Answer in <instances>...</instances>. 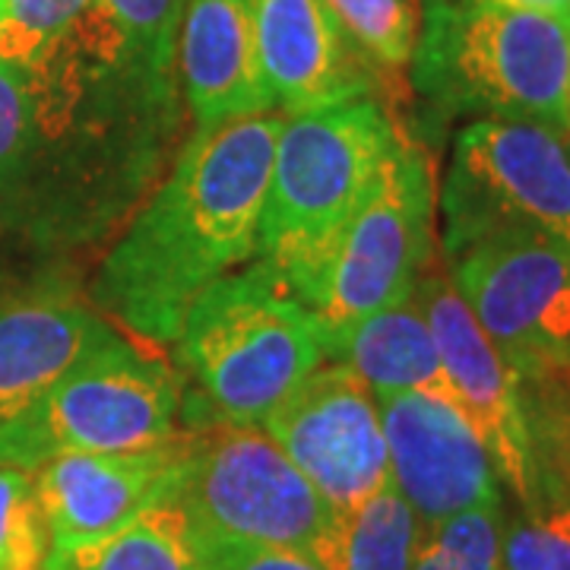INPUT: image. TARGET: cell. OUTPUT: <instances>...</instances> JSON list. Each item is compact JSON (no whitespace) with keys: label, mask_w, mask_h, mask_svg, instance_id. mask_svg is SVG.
Returning a JSON list of instances; mask_svg holds the SVG:
<instances>
[{"label":"cell","mask_w":570,"mask_h":570,"mask_svg":"<svg viewBox=\"0 0 570 570\" xmlns=\"http://www.w3.org/2000/svg\"><path fill=\"white\" fill-rule=\"evenodd\" d=\"M200 546L238 542L314 554L333 508L261 428L187 431L168 498Z\"/></svg>","instance_id":"7"},{"label":"cell","mask_w":570,"mask_h":570,"mask_svg":"<svg viewBox=\"0 0 570 570\" xmlns=\"http://www.w3.org/2000/svg\"><path fill=\"white\" fill-rule=\"evenodd\" d=\"M425 523L387 482L371 498L333 508L314 558L326 570H409Z\"/></svg>","instance_id":"19"},{"label":"cell","mask_w":570,"mask_h":570,"mask_svg":"<svg viewBox=\"0 0 570 570\" xmlns=\"http://www.w3.org/2000/svg\"><path fill=\"white\" fill-rule=\"evenodd\" d=\"M412 298L419 302L431 326L453 390V406L466 415L469 425L482 438L498 479L520 498V504H530L539 494V472L517 374L472 317L450 276L428 266L415 283Z\"/></svg>","instance_id":"12"},{"label":"cell","mask_w":570,"mask_h":570,"mask_svg":"<svg viewBox=\"0 0 570 570\" xmlns=\"http://www.w3.org/2000/svg\"><path fill=\"white\" fill-rule=\"evenodd\" d=\"M142 61L175 73V48L187 0H102Z\"/></svg>","instance_id":"26"},{"label":"cell","mask_w":570,"mask_h":570,"mask_svg":"<svg viewBox=\"0 0 570 570\" xmlns=\"http://www.w3.org/2000/svg\"><path fill=\"white\" fill-rule=\"evenodd\" d=\"M41 570H206V564L184 510L159 501L99 542L48 551Z\"/></svg>","instance_id":"20"},{"label":"cell","mask_w":570,"mask_h":570,"mask_svg":"<svg viewBox=\"0 0 570 570\" xmlns=\"http://www.w3.org/2000/svg\"><path fill=\"white\" fill-rule=\"evenodd\" d=\"M444 254L539 228L570 245V146L551 127L482 118L456 134L441 190Z\"/></svg>","instance_id":"9"},{"label":"cell","mask_w":570,"mask_h":570,"mask_svg":"<svg viewBox=\"0 0 570 570\" xmlns=\"http://www.w3.org/2000/svg\"><path fill=\"white\" fill-rule=\"evenodd\" d=\"M178 70L197 130L269 115L273 96L257 55V0H187Z\"/></svg>","instance_id":"17"},{"label":"cell","mask_w":570,"mask_h":570,"mask_svg":"<svg viewBox=\"0 0 570 570\" xmlns=\"http://www.w3.org/2000/svg\"><path fill=\"white\" fill-rule=\"evenodd\" d=\"M279 130L273 115L194 130L105 254L92 305L140 340L175 343L206 288L257 254Z\"/></svg>","instance_id":"2"},{"label":"cell","mask_w":570,"mask_h":570,"mask_svg":"<svg viewBox=\"0 0 570 570\" xmlns=\"http://www.w3.org/2000/svg\"><path fill=\"white\" fill-rule=\"evenodd\" d=\"M321 326L326 362H336L358 374L374 396L428 393L453 403V390L434 346L431 326L415 298L374 311L362 321Z\"/></svg>","instance_id":"18"},{"label":"cell","mask_w":570,"mask_h":570,"mask_svg":"<svg viewBox=\"0 0 570 570\" xmlns=\"http://www.w3.org/2000/svg\"><path fill=\"white\" fill-rule=\"evenodd\" d=\"M111 336L115 326L58 273H0V425Z\"/></svg>","instance_id":"14"},{"label":"cell","mask_w":570,"mask_h":570,"mask_svg":"<svg viewBox=\"0 0 570 570\" xmlns=\"http://www.w3.org/2000/svg\"><path fill=\"white\" fill-rule=\"evenodd\" d=\"M501 3L523 7V10H539V13H551V17L570 20V0H501Z\"/></svg>","instance_id":"29"},{"label":"cell","mask_w":570,"mask_h":570,"mask_svg":"<svg viewBox=\"0 0 570 570\" xmlns=\"http://www.w3.org/2000/svg\"><path fill=\"white\" fill-rule=\"evenodd\" d=\"M29 127V89L26 73L13 63L0 61V200L20 163L22 140Z\"/></svg>","instance_id":"27"},{"label":"cell","mask_w":570,"mask_h":570,"mask_svg":"<svg viewBox=\"0 0 570 570\" xmlns=\"http://www.w3.org/2000/svg\"><path fill=\"white\" fill-rule=\"evenodd\" d=\"M450 283L520 384L570 367L564 238L539 228L491 235L450 261Z\"/></svg>","instance_id":"10"},{"label":"cell","mask_w":570,"mask_h":570,"mask_svg":"<svg viewBox=\"0 0 570 570\" xmlns=\"http://www.w3.org/2000/svg\"><path fill=\"white\" fill-rule=\"evenodd\" d=\"M22 73L29 127L0 223L58 247L121 232L184 146L175 73L142 61L102 0Z\"/></svg>","instance_id":"1"},{"label":"cell","mask_w":570,"mask_h":570,"mask_svg":"<svg viewBox=\"0 0 570 570\" xmlns=\"http://www.w3.org/2000/svg\"><path fill=\"white\" fill-rule=\"evenodd\" d=\"M326 362L324 326L269 264L213 283L178 333L187 431L261 428Z\"/></svg>","instance_id":"3"},{"label":"cell","mask_w":570,"mask_h":570,"mask_svg":"<svg viewBox=\"0 0 570 570\" xmlns=\"http://www.w3.org/2000/svg\"><path fill=\"white\" fill-rule=\"evenodd\" d=\"M264 82L285 115L362 99L374 70L326 0H257Z\"/></svg>","instance_id":"16"},{"label":"cell","mask_w":570,"mask_h":570,"mask_svg":"<svg viewBox=\"0 0 570 570\" xmlns=\"http://www.w3.org/2000/svg\"><path fill=\"white\" fill-rule=\"evenodd\" d=\"M367 58L384 67H406L419 41L415 0H326Z\"/></svg>","instance_id":"23"},{"label":"cell","mask_w":570,"mask_h":570,"mask_svg":"<svg viewBox=\"0 0 570 570\" xmlns=\"http://www.w3.org/2000/svg\"><path fill=\"white\" fill-rule=\"evenodd\" d=\"M434 181L422 149L396 137L367 197L305 283L292 292L326 326L412 298L431 266Z\"/></svg>","instance_id":"8"},{"label":"cell","mask_w":570,"mask_h":570,"mask_svg":"<svg viewBox=\"0 0 570 570\" xmlns=\"http://www.w3.org/2000/svg\"><path fill=\"white\" fill-rule=\"evenodd\" d=\"M264 431L330 508H348L390 482L377 396L358 374L324 362L269 412Z\"/></svg>","instance_id":"11"},{"label":"cell","mask_w":570,"mask_h":570,"mask_svg":"<svg viewBox=\"0 0 570 570\" xmlns=\"http://www.w3.org/2000/svg\"><path fill=\"white\" fill-rule=\"evenodd\" d=\"M181 384L149 348L111 336L39 403L0 425V466L32 472L63 453H118L178 438Z\"/></svg>","instance_id":"6"},{"label":"cell","mask_w":570,"mask_h":570,"mask_svg":"<svg viewBox=\"0 0 570 570\" xmlns=\"http://www.w3.org/2000/svg\"><path fill=\"white\" fill-rule=\"evenodd\" d=\"M48 532L41 520L32 472L0 466V570H41Z\"/></svg>","instance_id":"24"},{"label":"cell","mask_w":570,"mask_h":570,"mask_svg":"<svg viewBox=\"0 0 570 570\" xmlns=\"http://www.w3.org/2000/svg\"><path fill=\"white\" fill-rule=\"evenodd\" d=\"M390 482L431 527L460 510L501 504V479L466 415L428 393L377 396Z\"/></svg>","instance_id":"13"},{"label":"cell","mask_w":570,"mask_h":570,"mask_svg":"<svg viewBox=\"0 0 570 570\" xmlns=\"http://www.w3.org/2000/svg\"><path fill=\"white\" fill-rule=\"evenodd\" d=\"M92 0H7L0 17V61L32 67Z\"/></svg>","instance_id":"25"},{"label":"cell","mask_w":570,"mask_h":570,"mask_svg":"<svg viewBox=\"0 0 570 570\" xmlns=\"http://www.w3.org/2000/svg\"><path fill=\"white\" fill-rule=\"evenodd\" d=\"M504 504L460 510L422 532L409 570H501Z\"/></svg>","instance_id":"21"},{"label":"cell","mask_w":570,"mask_h":570,"mask_svg":"<svg viewBox=\"0 0 570 570\" xmlns=\"http://www.w3.org/2000/svg\"><path fill=\"white\" fill-rule=\"evenodd\" d=\"M415 86L448 111L570 137V20L501 0H428Z\"/></svg>","instance_id":"4"},{"label":"cell","mask_w":570,"mask_h":570,"mask_svg":"<svg viewBox=\"0 0 570 570\" xmlns=\"http://www.w3.org/2000/svg\"><path fill=\"white\" fill-rule=\"evenodd\" d=\"M501 570H570V494L539 491L504 523Z\"/></svg>","instance_id":"22"},{"label":"cell","mask_w":570,"mask_h":570,"mask_svg":"<svg viewBox=\"0 0 570 570\" xmlns=\"http://www.w3.org/2000/svg\"><path fill=\"white\" fill-rule=\"evenodd\" d=\"M396 137L387 111L365 96L283 121L257 254L288 288L305 283L352 223Z\"/></svg>","instance_id":"5"},{"label":"cell","mask_w":570,"mask_h":570,"mask_svg":"<svg viewBox=\"0 0 570 570\" xmlns=\"http://www.w3.org/2000/svg\"><path fill=\"white\" fill-rule=\"evenodd\" d=\"M181 438L146 450L63 453L32 469L48 551L99 542L168 498Z\"/></svg>","instance_id":"15"},{"label":"cell","mask_w":570,"mask_h":570,"mask_svg":"<svg viewBox=\"0 0 570 570\" xmlns=\"http://www.w3.org/2000/svg\"><path fill=\"white\" fill-rule=\"evenodd\" d=\"M200 554H204L206 570H326L307 551L269 549V546L209 542V546H200Z\"/></svg>","instance_id":"28"},{"label":"cell","mask_w":570,"mask_h":570,"mask_svg":"<svg viewBox=\"0 0 570 570\" xmlns=\"http://www.w3.org/2000/svg\"><path fill=\"white\" fill-rule=\"evenodd\" d=\"M3 7H7V0H0V17H3Z\"/></svg>","instance_id":"30"}]
</instances>
